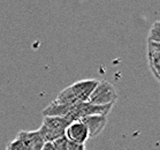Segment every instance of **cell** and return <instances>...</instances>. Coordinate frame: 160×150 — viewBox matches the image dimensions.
<instances>
[{"label":"cell","instance_id":"obj_1","mask_svg":"<svg viewBox=\"0 0 160 150\" xmlns=\"http://www.w3.org/2000/svg\"><path fill=\"white\" fill-rule=\"evenodd\" d=\"M44 144L38 131H22L7 146L6 150H42Z\"/></svg>","mask_w":160,"mask_h":150},{"label":"cell","instance_id":"obj_2","mask_svg":"<svg viewBox=\"0 0 160 150\" xmlns=\"http://www.w3.org/2000/svg\"><path fill=\"white\" fill-rule=\"evenodd\" d=\"M118 99V92L111 82L98 81L88 102L93 105H114Z\"/></svg>","mask_w":160,"mask_h":150},{"label":"cell","instance_id":"obj_3","mask_svg":"<svg viewBox=\"0 0 160 150\" xmlns=\"http://www.w3.org/2000/svg\"><path fill=\"white\" fill-rule=\"evenodd\" d=\"M65 137L68 141H72L77 144H82V146H84V143L90 139L88 128L81 120H75L70 122L69 126L66 128Z\"/></svg>","mask_w":160,"mask_h":150},{"label":"cell","instance_id":"obj_4","mask_svg":"<svg viewBox=\"0 0 160 150\" xmlns=\"http://www.w3.org/2000/svg\"><path fill=\"white\" fill-rule=\"evenodd\" d=\"M97 83H98L97 80H81L70 84L69 88L72 89V91L74 92L78 102H88L92 91L95 90Z\"/></svg>","mask_w":160,"mask_h":150},{"label":"cell","instance_id":"obj_5","mask_svg":"<svg viewBox=\"0 0 160 150\" xmlns=\"http://www.w3.org/2000/svg\"><path fill=\"white\" fill-rule=\"evenodd\" d=\"M80 120L88 128L89 137H95V136L99 135L107 125V117L106 116H99V114L84 117Z\"/></svg>","mask_w":160,"mask_h":150},{"label":"cell","instance_id":"obj_6","mask_svg":"<svg viewBox=\"0 0 160 150\" xmlns=\"http://www.w3.org/2000/svg\"><path fill=\"white\" fill-rule=\"evenodd\" d=\"M69 124L70 121L68 119L62 117H44L42 125H44L45 127L50 128L52 131H54V132L65 135L66 128L69 126Z\"/></svg>","mask_w":160,"mask_h":150},{"label":"cell","instance_id":"obj_7","mask_svg":"<svg viewBox=\"0 0 160 150\" xmlns=\"http://www.w3.org/2000/svg\"><path fill=\"white\" fill-rule=\"evenodd\" d=\"M148 61H149L150 70L158 80L160 77V53L148 52Z\"/></svg>","mask_w":160,"mask_h":150},{"label":"cell","instance_id":"obj_8","mask_svg":"<svg viewBox=\"0 0 160 150\" xmlns=\"http://www.w3.org/2000/svg\"><path fill=\"white\" fill-rule=\"evenodd\" d=\"M151 42H159L160 43V21H157L152 24L149 33V39Z\"/></svg>","mask_w":160,"mask_h":150},{"label":"cell","instance_id":"obj_9","mask_svg":"<svg viewBox=\"0 0 160 150\" xmlns=\"http://www.w3.org/2000/svg\"><path fill=\"white\" fill-rule=\"evenodd\" d=\"M148 52H158V53H160L159 42H151V40H148Z\"/></svg>","mask_w":160,"mask_h":150},{"label":"cell","instance_id":"obj_10","mask_svg":"<svg viewBox=\"0 0 160 150\" xmlns=\"http://www.w3.org/2000/svg\"><path fill=\"white\" fill-rule=\"evenodd\" d=\"M42 150H58V149L55 148L54 143H53V142H45L43 144V148H42Z\"/></svg>","mask_w":160,"mask_h":150},{"label":"cell","instance_id":"obj_11","mask_svg":"<svg viewBox=\"0 0 160 150\" xmlns=\"http://www.w3.org/2000/svg\"><path fill=\"white\" fill-rule=\"evenodd\" d=\"M158 81H159V82H160V77H159V79H158Z\"/></svg>","mask_w":160,"mask_h":150}]
</instances>
